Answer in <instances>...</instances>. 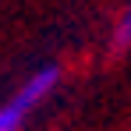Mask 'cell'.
Returning <instances> with one entry per match:
<instances>
[{
  "label": "cell",
  "mask_w": 131,
  "mask_h": 131,
  "mask_svg": "<svg viewBox=\"0 0 131 131\" xmlns=\"http://www.w3.org/2000/svg\"><path fill=\"white\" fill-rule=\"evenodd\" d=\"M110 57H124L131 53V0L121 4L117 18H113V28H110Z\"/></svg>",
  "instance_id": "2"
},
{
  "label": "cell",
  "mask_w": 131,
  "mask_h": 131,
  "mask_svg": "<svg viewBox=\"0 0 131 131\" xmlns=\"http://www.w3.org/2000/svg\"><path fill=\"white\" fill-rule=\"evenodd\" d=\"M60 82H64V67L57 64V60L39 64L21 85L0 103V131H25L28 117L60 89Z\"/></svg>",
  "instance_id": "1"
}]
</instances>
